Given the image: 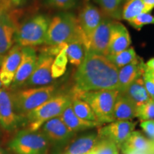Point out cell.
Here are the masks:
<instances>
[{"label":"cell","mask_w":154,"mask_h":154,"mask_svg":"<svg viewBox=\"0 0 154 154\" xmlns=\"http://www.w3.org/2000/svg\"><path fill=\"white\" fill-rule=\"evenodd\" d=\"M118 74L119 69L106 57L87 50L75 74V86L72 90H118Z\"/></svg>","instance_id":"6da1fadb"},{"label":"cell","mask_w":154,"mask_h":154,"mask_svg":"<svg viewBox=\"0 0 154 154\" xmlns=\"http://www.w3.org/2000/svg\"><path fill=\"white\" fill-rule=\"evenodd\" d=\"M73 42H82L88 49L87 42L78 18L71 13L55 16L49 23L45 44L47 46H57Z\"/></svg>","instance_id":"7a4b0ae2"},{"label":"cell","mask_w":154,"mask_h":154,"mask_svg":"<svg viewBox=\"0 0 154 154\" xmlns=\"http://www.w3.org/2000/svg\"><path fill=\"white\" fill-rule=\"evenodd\" d=\"M119 91L117 89H102L90 91L71 92L73 98L86 101L93 110L98 122L101 124L111 123L113 119V108Z\"/></svg>","instance_id":"3957f363"},{"label":"cell","mask_w":154,"mask_h":154,"mask_svg":"<svg viewBox=\"0 0 154 154\" xmlns=\"http://www.w3.org/2000/svg\"><path fill=\"white\" fill-rule=\"evenodd\" d=\"M72 101V96L71 94H55L25 116L28 124L27 129L38 131L46 121L59 116L63 111L71 104Z\"/></svg>","instance_id":"277c9868"},{"label":"cell","mask_w":154,"mask_h":154,"mask_svg":"<svg viewBox=\"0 0 154 154\" xmlns=\"http://www.w3.org/2000/svg\"><path fill=\"white\" fill-rule=\"evenodd\" d=\"M50 21L47 17L34 16L18 25L14 34V42L22 47L45 44Z\"/></svg>","instance_id":"5b68a950"},{"label":"cell","mask_w":154,"mask_h":154,"mask_svg":"<svg viewBox=\"0 0 154 154\" xmlns=\"http://www.w3.org/2000/svg\"><path fill=\"white\" fill-rule=\"evenodd\" d=\"M55 93L56 87L54 85L32 87L13 92L15 111L22 118L25 117L30 111L51 99Z\"/></svg>","instance_id":"8992f818"},{"label":"cell","mask_w":154,"mask_h":154,"mask_svg":"<svg viewBox=\"0 0 154 154\" xmlns=\"http://www.w3.org/2000/svg\"><path fill=\"white\" fill-rule=\"evenodd\" d=\"M15 154H48L50 141L42 131L22 130L9 143Z\"/></svg>","instance_id":"52a82bcc"},{"label":"cell","mask_w":154,"mask_h":154,"mask_svg":"<svg viewBox=\"0 0 154 154\" xmlns=\"http://www.w3.org/2000/svg\"><path fill=\"white\" fill-rule=\"evenodd\" d=\"M54 59V58L53 56L42 51L37 57L34 70L24 85L30 87H39L50 85L54 79L51 74V66Z\"/></svg>","instance_id":"ba28073f"},{"label":"cell","mask_w":154,"mask_h":154,"mask_svg":"<svg viewBox=\"0 0 154 154\" xmlns=\"http://www.w3.org/2000/svg\"><path fill=\"white\" fill-rule=\"evenodd\" d=\"M17 17L11 11H0V61L9 52L14 43L17 26Z\"/></svg>","instance_id":"9c48e42d"},{"label":"cell","mask_w":154,"mask_h":154,"mask_svg":"<svg viewBox=\"0 0 154 154\" xmlns=\"http://www.w3.org/2000/svg\"><path fill=\"white\" fill-rule=\"evenodd\" d=\"M22 117L14 109L13 92L5 87L0 88V125L5 130L16 128Z\"/></svg>","instance_id":"30bf717a"},{"label":"cell","mask_w":154,"mask_h":154,"mask_svg":"<svg viewBox=\"0 0 154 154\" xmlns=\"http://www.w3.org/2000/svg\"><path fill=\"white\" fill-rule=\"evenodd\" d=\"M136 123L129 121H115L101 127L98 132L100 139H108L120 149L135 128Z\"/></svg>","instance_id":"8fae6325"},{"label":"cell","mask_w":154,"mask_h":154,"mask_svg":"<svg viewBox=\"0 0 154 154\" xmlns=\"http://www.w3.org/2000/svg\"><path fill=\"white\" fill-rule=\"evenodd\" d=\"M22 47L14 45L5 56L0 68V81L5 87L8 88L14 80L22 59Z\"/></svg>","instance_id":"7c38bea8"},{"label":"cell","mask_w":154,"mask_h":154,"mask_svg":"<svg viewBox=\"0 0 154 154\" xmlns=\"http://www.w3.org/2000/svg\"><path fill=\"white\" fill-rule=\"evenodd\" d=\"M36 51L34 47H22V59L17 69L14 80L11 83V88H17L26 83L35 68L37 61Z\"/></svg>","instance_id":"4fadbf2b"},{"label":"cell","mask_w":154,"mask_h":154,"mask_svg":"<svg viewBox=\"0 0 154 154\" xmlns=\"http://www.w3.org/2000/svg\"><path fill=\"white\" fill-rule=\"evenodd\" d=\"M78 20L86 37L88 49L93 33L102 21L101 14L95 6L86 4L80 11Z\"/></svg>","instance_id":"5bb4252c"},{"label":"cell","mask_w":154,"mask_h":154,"mask_svg":"<svg viewBox=\"0 0 154 154\" xmlns=\"http://www.w3.org/2000/svg\"><path fill=\"white\" fill-rule=\"evenodd\" d=\"M112 22L108 19H102L91 36L88 50L105 57L109 54V45Z\"/></svg>","instance_id":"9a60e30c"},{"label":"cell","mask_w":154,"mask_h":154,"mask_svg":"<svg viewBox=\"0 0 154 154\" xmlns=\"http://www.w3.org/2000/svg\"><path fill=\"white\" fill-rule=\"evenodd\" d=\"M145 72V63L139 57L126 66L119 69L118 90L120 93L125 91L127 87L135 80L143 76Z\"/></svg>","instance_id":"2e32d148"},{"label":"cell","mask_w":154,"mask_h":154,"mask_svg":"<svg viewBox=\"0 0 154 154\" xmlns=\"http://www.w3.org/2000/svg\"><path fill=\"white\" fill-rule=\"evenodd\" d=\"M41 128L42 132L50 142L53 143H63L74 134L67 128L59 116L46 121Z\"/></svg>","instance_id":"e0dca14e"},{"label":"cell","mask_w":154,"mask_h":154,"mask_svg":"<svg viewBox=\"0 0 154 154\" xmlns=\"http://www.w3.org/2000/svg\"><path fill=\"white\" fill-rule=\"evenodd\" d=\"M120 149L124 154H154V142L144 137L140 132L133 131Z\"/></svg>","instance_id":"ac0fdd59"},{"label":"cell","mask_w":154,"mask_h":154,"mask_svg":"<svg viewBox=\"0 0 154 154\" xmlns=\"http://www.w3.org/2000/svg\"><path fill=\"white\" fill-rule=\"evenodd\" d=\"M131 43V40L127 29L121 23L112 22L108 55L124 51L129 48Z\"/></svg>","instance_id":"d6986e66"},{"label":"cell","mask_w":154,"mask_h":154,"mask_svg":"<svg viewBox=\"0 0 154 154\" xmlns=\"http://www.w3.org/2000/svg\"><path fill=\"white\" fill-rule=\"evenodd\" d=\"M61 121L64 123L67 128L72 131L73 134L75 132L80 131L89 129V128H94L96 127L101 126L102 124L98 122L94 121H84L82 119L79 118L75 114L73 111L72 105L67 106L63 112L59 116Z\"/></svg>","instance_id":"ffe728a7"},{"label":"cell","mask_w":154,"mask_h":154,"mask_svg":"<svg viewBox=\"0 0 154 154\" xmlns=\"http://www.w3.org/2000/svg\"><path fill=\"white\" fill-rule=\"evenodd\" d=\"M136 108L124 94L119 92L113 108L115 121H129L136 117Z\"/></svg>","instance_id":"44dd1931"},{"label":"cell","mask_w":154,"mask_h":154,"mask_svg":"<svg viewBox=\"0 0 154 154\" xmlns=\"http://www.w3.org/2000/svg\"><path fill=\"white\" fill-rule=\"evenodd\" d=\"M98 134H90L73 140L65 149V154H87L99 143Z\"/></svg>","instance_id":"7402d4cb"},{"label":"cell","mask_w":154,"mask_h":154,"mask_svg":"<svg viewBox=\"0 0 154 154\" xmlns=\"http://www.w3.org/2000/svg\"><path fill=\"white\" fill-rule=\"evenodd\" d=\"M121 94H124L136 108L144 104L151 99L144 86L143 77L135 80Z\"/></svg>","instance_id":"603a6c76"},{"label":"cell","mask_w":154,"mask_h":154,"mask_svg":"<svg viewBox=\"0 0 154 154\" xmlns=\"http://www.w3.org/2000/svg\"><path fill=\"white\" fill-rule=\"evenodd\" d=\"M87 50L86 46L82 42L69 44L66 49L67 59L72 65L79 66L84 60Z\"/></svg>","instance_id":"cb8c5ba5"},{"label":"cell","mask_w":154,"mask_h":154,"mask_svg":"<svg viewBox=\"0 0 154 154\" xmlns=\"http://www.w3.org/2000/svg\"><path fill=\"white\" fill-rule=\"evenodd\" d=\"M71 105H72V109L74 113L79 118L82 119V120L84 121L98 122L97 119H96L93 110L86 101L77 99V98L72 97Z\"/></svg>","instance_id":"d4e9b609"},{"label":"cell","mask_w":154,"mask_h":154,"mask_svg":"<svg viewBox=\"0 0 154 154\" xmlns=\"http://www.w3.org/2000/svg\"><path fill=\"white\" fill-rule=\"evenodd\" d=\"M141 13H145V7L142 0H126L122 9L121 17L129 22Z\"/></svg>","instance_id":"484cf974"},{"label":"cell","mask_w":154,"mask_h":154,"mask_svg":"<svg viewBox=\"0 0 154 154\" xmlns=\"http://www.w3.org/2000/svg\"><path fill=\"white\" fill-rule=\"evenodd\" d=\"M138 56L133 47L128 48L124 51H121L114 54H109L106 57L111 61L118 69L126 66L128 63H131L136 59Z\"/></svg>","instance_id":"4316f807"},{"label":"cell","mask_w":154,"mask_h":154,"mask_svg":"<svg viewBox=\"0 0 154 154\" xmlns=\"http://www.w3.org/2000/svg\"><path fill=\"white\" fill-rule=\"evenodd\" d=\"M66 47L63 48L54 59L52 66H51V74L54 79H57L61 76L66 72L67 62H68L66 53Z\"/></svg>","instance_id":"83f0119b"},{"label":"cell","mask_w":154,"mask_h":154,"mask_svg":"<svg viewBox=\"0 0 154 154\" xmlns=\"http://www.w3.org/2000/svg\"><path fill=\"white\" fill-rule=\"evenodd\" d=\"M97 2L106 14L116 18L121 16L120 9L123 0H97Z\"/></svg>","instance_id":"f1b7e54d"},{"label":"cell","mask_w":154,"mask_h":154,"mask_svg":"<svg viewBox=\"0 0 154 154\" xmlns=\"http://www.w3.org/2000/svg\"><path fill=\"white\" fill-rule=\"evenodd\" d=\"M87 154H119V147L110 140L100 139Z\"/></svg>","instance_id":"f546056e"},{"label":"cell","mask_w":154,"mask_h":154,"mask_svg":"<svg viewBox=\"0 0 154 154\" xmlns=\"http://www.w3.org/2000/svg\"><path fill=\"white\" fill-rule=\"evenodd\" d=\"M136 117L140 120H154V99H151L136 109Z\"/></svg>","instance_id":"4dcf8cb0"},{"label":"cell","mask_w":154,"mask_h":154,"mask_svg":"<svg viewBox=\"0 0 154 154\" xmlns=\"http://www.w3.org/2000/svg\"><path fill=\"white\" fill-rule=\"evenodd\" d=\"M128 23L136 29H140L144 25L154 24V17L149 13H141L130 20Z\"/></svg>","instance_id":"1f68e13d"},{"label":"cell","mask_w":154,"mask_h":154,"mask_svg":"<svg viewBox=\"0 0 154 154\" xmlns=\"http://www.w3.org/2000/svg\"><path fill=\"white\" fill-rule=\"evenodd\" d=\"M53 7L60 9H69L74 7L76 0H48Z\"/></svg>","instance_id":"d6a6232c"},{"label":"cell","mask_w":154,"mask_h":154,"mask_svg":"<svg viewBox=\"0 0 154 154\" xmlns=\"http://www.w3.org/2000/svg\"><path fill=\"white\" fill-rule=\"evenodd\" d=\"M140 127L149 139L154 142V120L143 121L140 123Z\"/></svg>","instance_id":"836d02e7"},{"label":"cell","mask_w":154,"mask_h":154,"mask_svg":"<svg viewBox=\"0 0 154 154\" xmlns=\"http://www.w3.org/2000/svg\"><path fill=\"white\" fill-rule=\"evenodd\" d=\"M23 0H0V11H11L22 3Z\"/></svg>","instance_id":"e575fe53"},{"label":"cell","mask_w":154,"mask_h":154,"mask_svg":"<svg viewBox=\"0 0 154 154\" xmlns=\"http://www.w3.org/2000/svg\"><path fill=\"white\" fill-rule=\"evenodd\" d=\"M143 79L144 82V86L149 94L150 97L154 99V79L151 77L143 75Z\"/></svg>","instance_id":"d590c367"},{"label":"cell","mask_w":154,"mask_h":154,"mask_svg":"<svg viewBox=\"0 0 154 154\" xmlns=\"http://www.w3.org/2000/svg\"><path fill=\"white\" fill-rule=\"evenodd\" d=\"M144 7L145 13H149L154 8V0H142Z\"/></svg>","instance_id":"8d00e7d4"},{"label":"cell","mask_w":154,"mask_h":154,"mask_svg":"<svg viewBox=\"0 0 154 154\" xmlns=\"http://www.w3.org/2000/svg\"><path fill=\"white\" fill-rule=\"evenodd\" d=\"M146 70L154 71V58H152L145 63V71Z\"/></svg>","instance_id":"74e56055"},{"label":"cell","mask_w":154,"mask_h":154,"mask_svg":"<svg viewBox=\"0 0 154 154\" xmlns=\"http://www.w3.org/2000/svg\"><path fill=\"white\" fill-rule=\"evenodd\" d=\"M143 75L145 76H149L151 78H153L154 79V71H150V70H146L145 72H144Z\"/></svg>","instance_id":"f35d334b"},{"label":"cell","mask_w":154,"mask_h":154,"mask_svg":"<svg viewBox=\"0 0 154 154\" xmlns=\"http://www.w3.org/2000/svg\"><path fill=\"white\" fill-rule=\"evenodd\" d=\"M0 154H8L7 153V151L5 149H3L2 148L0 147Z\"/></svg>","instance_id":"ab89813d"},{"label":"cell","mask_w":154,"mask_h":154,"mask_svg":"<svg viewBox=\"0 0 154 154\" xmlns=\"http://www.w3.org/2000/svg\"><path fill=\"white\" fill-rule=\"evenodd\" d=\"M2 84L1 81H0V88H2Z\"/></svg>","instance_id":"60d3db41"},{"label":"cell","mask_w":154,"mask_h":154,"mask_svg":"<svg viewBox=\"0 0 154 154\" xmlns=\"http://www.w3.org/2000/svg\"><path fill=\"white\" fill-rule=\"evenodd\" d=\"M63 154H65V153H63Z\"/></svg>","instance_id":"b9f144b4"}]
</instances>
